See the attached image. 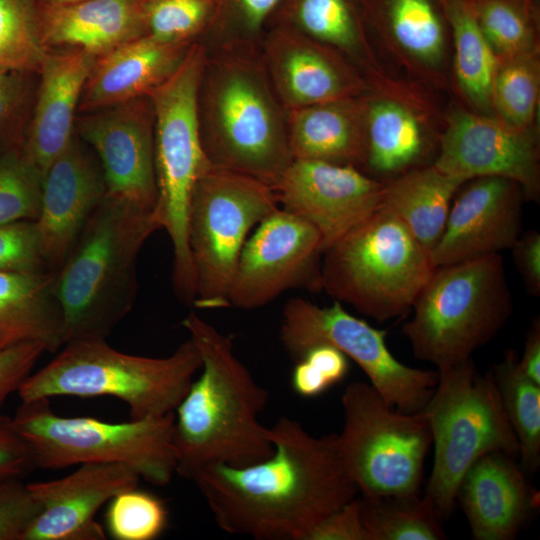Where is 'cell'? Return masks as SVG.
<instances>
[{
    "mask_svg": "<svg viewBox=\"0 0 540 540\" xmlns=\"http://www.w3.org/2000/svg\"><path fill=\"white\" fill-rule=\"evenodd\" d=\"M268 437V458L243 467L206 466L191 481L222 531L256 540H308L323 519L359 494L338 436L316 437L280 417Z\"/></svg>",
    "mask_w": 540,
    "mask_h": 540,
    "instance_id": "6da1fadb",
    "label": "cell"
},
{
    "mask_svg": "<svg viewBox=\"0 0 540 540\" xmlns=\"http://www.w3.org/2000/svg\"><path fill=\"white\" fill-rule=\"evenodd\" d=\"M182 326L199 351L201 368L174 411L176 473L191 481L206 466L243 467L268 458L273 445L259 420L268 391L236 356L228 335L195 311Z\"/></svg>",
    "mask_w": 540,
    "mask_h": 540,
    "instance_id": "7a4b0ae2",
    "label": "cell"
},
{
    "mask_svg": "<svg viewBox=\"0 0 540 540\" xmlns=\"http://www.w3.org/2000/svg\"><path fill=\"white\" fill-rule=\"evenodd\" d=\"M198 118L203 151L214 167L273 187L293 162L287 111L268 78L259 45L207 48Z\"/></svg>",
    "mask_w": 540,
    "mask_h": 540,
    "instance_id": "3957f363",
    "label": "cell"
},
{
    "mask_svg": "<svg viewBox=\"0 0 540 540\" xmlns=\"http://www.w3.org/2000/svg\"><path fill=\"white\" fill-rule=\"evenodd\" d=\"M160 229L155 209L104 195L56 271L63 345L106 340L130 313L138 291L139 252Z\"/></svg>",
    "mask_w": 540,
    "mask_h": 540,
    "instance_id": "277c9868",
    "label": "cell"
},
{
    "mask_svg": "<svg viewBox=\"0 0 540 540\" xmlns=\"http://www.w3.org/2000/svg\"><path fill=\"white\" fill-rule=\"evenodd\" d=\"M31 373L17 394L21 402L56 396H111L126 403L130 419L175 411L201 368L189 338L166 357L123 353L106 340H77Z\"/></svg>",
    "mask_w": 540,
    "mask_h": 540,
    "instance_id": "5b68a950",
    "label": "cell"
},
{
    "mask_svg": "<svg viewBox=\"0 0 540 540\" xmlns=\"http://www.w3.org/2000/svg\"><path fill=\"white\" fill-rule=\"evenodd\" d=\"M411 310L403 333L417 359L438 370L471 359L514 310L501 253L436 266Z\"/></svg>",
    "mask_w": 540,
    "mask_h": 540,
    "instance_id": "8992f818",
    "label": "cell"
},
{
    "mask_svg": "<svg viewBox=\"0 0 540 540\" xmlns=\"http://www.w3.org/2000/svg\"><path fill=\"white\" fill-rule=\"evenodd\" d=\"M206 57V46L194 42L177 71L148 94L154 109L155 212L172 244L173 291L186 305L196 296L187 236L188 209L198 178L211 165L203 151L198 118V91Z\"/></svg>",
    "mask_w": 540,
    "mask_h": 540,
    "instance_id": "52a82bcc",
    "label": "cell"
},
{
    "mask_svg": "<svg viewBox=\"0 0 540 540\" xmlns=\"http://www.w3.org/2000/svg\"><path fill=\"white\" fill-rule=\"evenodd\" d=\"M435 266L430 252L381 207L322 254L330 297L379 322L407 314Z\"/></svg>",
    "mask_w": 540,
    "mask_h": 540,
    "instance_id": "ba28073f",
    "label": "cell"
},
{
    "mask_svg": "<svg viewBox=\"0 0 540 540\" xmlns=\"http://www.w3.org/2000/svg\"><path fill=\"white\" fill-rule=\"evenodd\" d=\"M422 411L434 448L424 497L445 519L472 464L491 452L516 457L519 445L491 371L480 374L472 358L438 370L437 384Z\"/></svg>",
    "mask_w": 540,
    "mask_h": 540,
    "instance_id": "9c48e42d",
    "label": "cell"
},
{
    "mask_svg": "<svg viewBox=\"0 0 540 540\" xmlns=\"http://www.w3.org/2000/svg\"><path fill=\"white\" fill-rule=\"evenodd\" d=\"M173 422L174 412L120 423L66 417L53 412L45 398L21 402L11 418L15 430L31 445L37 468L120 463L157 486L167 485L176 473Z\"/></svg>",
    "mask_w": 540,
    "mask_h": 540,
    "instance_id": "30bf717a",
    "label": "cell"
},
{
    "mask_svg": "<svg viewBox=\"0 0 540 540\" xmlns=\"http://www.w3.org/2000/svg\"><path fill=\"white\" fill-rule=\"evenodd\" d=\"M279 208L274 189L249 175L209 165L190 200L187 236L197 309L229 307L228 293L250 230Z\"/></svg>",
    "mask_w": 540,
    "mask_h": 540,
    "instance_id": "8fae6325",
    "label": "cell"
},
{
    "mask_svg": "<svg viewBox=\"0 0 540 540\" xmlns=\"http://www.w3.org/2000/svg\"><path fill=\"white\" fill-rule=\"evenodd\" d=\"M342 459L360 495H419L432 436L423 411L391 407L365 382L348 384L341 398Z\"/></svg>",
    "mask_w": 540,
    "mask_h": 540,
    "instance_id": "7c38bea8",
    "label": "cell"
},
{
    "mask_svg": "<svg viewBox=\"0 0 540 540\" xmlns=\"http://www.w3.org/2000/svg\"><path fill=\"white\" fill-rule=\"evenodd\" d=\"M386 335L338 301L321 307L299 297L284 305L279 329L282 346L294 362L315 345H331L363 370L391 407L404 413L422 411L437 384L438 371L399 361L389 350Z\"/></svg>",
    "mask_w": 540,
    "mask_h": 540,
    "instance_id": "4fadbf2b",
    "label": "cell"
},
{
    "mask_svg": "<svg viewBox=\"0 0 540 540\" xmlns=\"http://www.w3.org/2000/svg\"><path fill=\"white\" fill-rule=\"evenodd\" d=\"M322 241L317 230L282 208L264 218L246 240L230 285L229 306L263 307L285 291H323Z\"/></svg>",
    "mask_w": 540,
    "mask_h": 540,
    "instance_id": "5bb4252c",
    "label": "cell"
},
{
    "mask_svg": "<svg viewBox=\"0 0 540 540\" xmlns=\"http://www.w3.org/2000/svg\"><path fill=\"white\" fill-rule=\"evenodd\" d=\"M433 164L445 174L468 181L496 176L520 185L525 199L538 201L539 148L534 131H516L495 116L455 109L438 139Z\"/></svg>",
    "mask_w": 540,
    "mask_h": 540,
    "instance_id": "9a60e30c",
    "label": "cell"
},
{
    "mask_svg": "<svg viewBox=\"0 0 540 540\" xmlns=\"http://www.w3.org/2000/svg\"><path fill=\"white\" fill-rule=\"evenodd\" d=\"M272 188L280 208L317 230L324 252L382 207L385 182L350 165L293 160Z\"/></svg>",
    "mask_w": 540,
    "mask_h": 540,
    "instance_id": "2e32d148",
    "label": "cell"
},
{
    "mask_svg": "<svg viewBox=\"0 0 540 540\" xmlns=\"http://www.w3.org/2000/svg\"><path fill=\"white\" fill-rule=\"evenodd\" d=\"M78 134L101 162L105 195L155 209L154 109L149 96L76 117Z\"/></svg>",
    "mask_w": 540,
    "mask_h": 540,
    "instance_id": "e0dca14e",
    "label": "cell"
},
{
    "mask_svg": "<svg viewBox=\"0 0 540 540\" xmlns=\"http://www.w3.org/2000/svg\"><path fill=\"white\" fill-rule=\"evenodd\" d=\"M259 50L271 85L286 111L372 92L344 56L291 28L269 24Z\"/></svg>",
    "mask_w": 540,
    "mask_h": 540,
    "instance_id": "ac0fdd59",
    "label": "cell"
},
{
    "mask_svg": "<svg viewBox=\"0 0 540 540\" xmlns=\"http://www.w3.org/2000/svg\"><path fill=\"white\" fill-rule=\"evenodd\" d=\"M453 198L444 231L430 252L440 266L511 249L522 234L524 192L496 176L466 181Z\"/></svg>",
    "mask_w": 540,
    "mask_h": 540,
    "instance_id": "d6986e66",
    "label": "cell"
},
{
    "mask_svg": "<svg viewBox=\"0 0 540 540\" xmlns=\"http://www.w3.org/2000/svg\"><path fill=\"white\" fill-rule=\"evenodd\" d=\"M138 473L120 463L89 462L51 481L27 484L41 510L24 540H104L97 511L118 493L138 487Z\"/></svg>",
    "mask_w": 540,
    "mask_h": 540,
    "instance_id": "ffe728a7",
    "label": "cell"
},
{
    "mask_svg": "<svg viewBox=\"0 0 540 540\" xmlns=\"http://www.w3.org/2000/svg\"><path fill=\"white\" fill-rule=\"evenodd\" d=\"M104 195L102 171L74 137L43 175L34 224L46 269L60 268Z\"/></svg>",
    "mask_w": 540,
    "mask_h": 540,
    "instance_id": "44dd1931",
    "label": "cell"
},
{
    "mask_svg": "<svg viewBox=\"0 0 540 540\" xmlns=\"http://www.w3.org/2000/svg\"><path fill=\"white\" fill-rule=\"evenodd\" d=\"M367 26L414 77L445 88L451 43L441 0H360Z\"/></svg>",
    "mask_w": 540,
    "mask_h": 540,
    "instance_id": "7402d4cb",
    "label": "cell"
},
{
    "mask_svg": "<svg viewBox=\"0 0 540 540\" xmlns=\"http://www.w3.org/2000/svg\"><path fill=\"white\" fill-rule=\"evenodd\" d=\"M269 24L291 28L333 48L356 67L374 93L414 96L421 92L384 67L360 0H281Z\"/></svg>",
    "mask_w": 540,
    "mask_h": 540,
    "instance_id": "603a6c76",
    "label": "cell"
},
{
    "mask_svg": "<svg viewBox=\"0 0 540 540\" xmlns=\"http://www.w3.org/2000/svg\"><path fill=\"white\" fill-rule=\"evenodd\" d=\"M527 474L515 457L503 452L483 455L464 474L457 500L474 540H513L537 503Z\"/></svg>",
    "mask_w": 540,
    "mask_h": 540,
    "instance_id": "cb8c5ba5",
    "label": "cell"
},
{
    "mask_svg": "<svg viewBox=\"0 0 540 540\" xmlns=\"http://www.w3.org/2000/svg\"><path fill=\"white\" fill-rule=\"evenodd\" d=\"M96 57L76 48L49 49L23 153L44 175L74 139L76 112Z\"/></svg>",
    "mask_w": 540,
    "mask_h": 540,
    "instance_id": "d4e9b609",
    "label": "cell"
},
{
    "mask_svg": "<svg viewBox=\"0 0 540 540\" xmlns=\"http://www.w3.org/2000/svg\"><path fill=\"white\" fill-rule=\"evenodd\" d=\"M193 43H168L144 35L96 58L78 111H98L148 96L177 71Z\"/></svg>",
    "mask_w": 540,
    "mask_h": 540,
    "instance_id": "484cf974",
    "label": "cell"
},
{
    "mask_svg": "<svg viewBox=\"0 0 540 540\" xmlns=\"http://www.w3.org/2000/svg\"><path fill=\"white\" fill-rule=\"evenodd\" d=\"M423 94L401 96L370 92L364 99L365 152L362 168L378 176H398L419 167L432 148Z\"/></svg>",
    "mask_w": 540,
    "mask_h": 540,
    "instance_id": "4316f807",
    "label": "cell"
},
{
    "mask_svg": "<svg viewBox=\"0 0 540 540\" xmlns=\"http://www.w3.org/2000/svg\"><path fill=\"white\" fill-rule=\"evenodd\" d=\"M140 0H86L38 5V20L47 49L76 48L96 58L147 35Z\"/></svg>",
    "mask_w": 540,
    "mask_h": 540,
    "instance_id": "83f0119b",
    "label": "cell"
},
{
    "mask_svg": "<svg viewBox=\"0 0 540 540\" xmlns=\"http://www.w3.org/2000/svg\"><path fill=\"white\" fill-rule=\"evenodd\" d=\"M365 95L288 110L287 136L293 160L361 169L365 152Z\"/></svg>",
    "mask_w": 540,
    "mask_h": 540,
    "instance_id": "f1b7e54d",
    "label": "cell"
},
{
    "mask_svg": "<svg viewBox=\"0 0 540 540\" xmlns=\"http://www.w3.org/2000/svg\"><path fill=\"white\" fill-rule=\"evenodd\" d=\"M56 271H0V349L41 342L47 352L63 346Z\"/></svg>",
    "mask_w": 540,
    "mask_h": 540,
    "instance_id": "f546056e",
    "label": "cell"
},
{
    "mask_svg": "<svg viewBox=\"0 0 540 540\" xmlns=\"http://www.w3.org/2000/svg\"><path fill=\"white\" fill-rule=\"evenodd\" d=\"M465 181L433 163L385 182L382 207L394 213L429 252L439 241L453 198Z\"/></svg>",
    "mask_w": 540,
    "mask_h": 540,
    "instance_id": "4dcf8cb0",
    "label": "cell"
},
{
    "mask_svg": "<svg viewBox=\"0 0 540 540\" xmlns=\"http://www.w3.org/2000/svg\"><path fill=\"white\" fill-rule=\"evenodd\" d=\"M453 47L452 71L472 111L490 114V93L499 63L483 35L469 0H441Z\"/></svg>",
    "mask_w": 540,
    "mask_h": 540,
    "instance_id": "1f68e13d",
    "label": "cell"
},
{
    "mask_svg": "<svg viewBox=\"0 0 540 540\" xmlns=\"http://www.w3.org/2000/svg\"><path fill=\"white\" fill-rule=\"evenodd\" d=\"M518 359L515 350H506L491 373L518 441L520 466L528 475L540 464V384L521 371Z\"/></svg>",
    "mask_w": 540,
    "mask_h": 540,
    "instance_id": "d6a6232c",
    "label": "cell"
},
{
    "mask_svg": "<svg viewBox=\"0 0 540 540\" xmlns=\"http://www.w3.org/2000/svg\"><path fill=\"white\" fill-rule=\"evenodd\" d=\"M369 540H444L442 517L419 495L357 497Z\"/></svg>",
    "mask_w": 540,
    "mask_h": 540,
    "instance_id": "836d02e7",
    "label": "cell"
},
{
    "mask_svg": "<svg viewBox=\"0 0 540 540\" xmlns=\"http://www.w3.org/2000/svg\"><path fill=\"white\" fill-rule=\"evenodd\" d=\"M539 96V52L499 60L490 93L493 116L516 131H534Z\"/></svg>",
    "mask_w": 540,
    "mask_h": 540,
    "instance_id": "e575fe53",
    "label": "cell"
},
{
    "mask_svg": "<svg viewBox=\"0 0 540 540\" xmlns=\"http://www.w3.org/2000/svg\"><path fill=\"white\" fill-rule=\"evenodd\" d=\"M498 59L539 52L538 0H469Z\"/></svg>",
    "mask_w": 540,
    "mask_h": 540,
    "instance_id": "d590c367",
    "label": "cell"
},
{
    "mask_svg": "<svg viewBox=\"0 0 540 540\" xmlns=\"http://www.w3.org/2000/svg\"><path fill=\"white\" fill-rule=\"evenodd\" d=\"M43 44L35 0H0V73L38 74Z\"/></svg>",
    "mask_w": 540,
    "mask_h": 540,
    "instance_id": "8d00e7d4",
    "label": "cell"
},
{
    "mask_svg": "<svg viewBox=\"0 0 540 540\" xmlns=\"http://www.w3.org/2000/svg\"><path fill=\"white\" fill-rule=\"evenodd\" d=\"M280 2L281 0H213V17L202 43L208 49L259 45Z\"/></svg>",
    "mask_w": 540,
    "mask_h": 540,
    "instance_id": "74e56055",
    "label": "cell"
},
{
    "mask_svg": "<svg viewBox=\"0 0 540 540\" xmlns=\"http://www.w3.org/2000/svg\"><path fill=\"white\" fill-rule=\"evenodd\" d=\"M147 35L168 43L196 42L209 29L213 0H140Z\"/></svg>",
    "mask_w": 540,
    "mask_h": 540,
    "instance_id": "f35d334b",
    "label": "cell"
},
{
    "mask_svg": "<svg viewBox=\"0 0 540 540\" xmlns=\"http://www.w3.org/2000/svg\"><path fill=\"white\" fill-rule=\"evenodd\" d=\"M43 174L12 148L0 156V226L35 221L41 205Z\"/></svg>",
    "mask_w": 540,
    "mask_h": 540,
    "instance_id": "ab89813d",
    "label": "cell"
},
{
    "mask_svg": "<svg viewBox=\"0 0 540 540\" xmlns=\"http://www.w3.org/2000/svg\"><path fill=\"white\" fill-rule=\"evenodd\" d=\"M105 523L115 540H153L166 529L168 511L160 498L136 487L109 500Z\"/></svg>",
    "mask_w": 540,
    "mask_h": 540,
    "instance_id": "60d3db41",
    "label": "cell"
},
{
    "mask_svg": "<svg viewBox=\"0 0 540 540\" xmlns=\"http://www.w3.org/2000/svg\"><path fill=\"white\" fill-rule=\"evenodd\" d=\"M349 359L337 348L318 344L298 360L291 374L293 391L304 398L317 397L343 381L349 370Z\"/></svg>",
    "mask_w": 540,
    "mask_h": 540,
    "instance_id": "b9f144b4",
    "label": "cell"
},
{
    "mask_svg": "<svg viewBox=\"0 0 540 540\" xmlns=\"http://www.w3.org/2000/svg\"><path fill=\"white\" fill-rule=\"evenodd\" d=\"M40 510L21 479L0 481V540H24Z\"/></svg>",
    "mask_w": 540,
    "mask_h": 540,
    "instance_id": "7bdbcfd3",
    "label": "cell"
},
{
    "mask_svg": "<svg viewBox=\"0 0 540 540\" xmlns=\"http://www.w3.org/2000/svg\"><path fill=\"white\" fill-rule=\"evenodd\" d=\"M39 270L48 269L40 255L34 221L0 226V271Z\"/></svg>",
    "mask_w": 540,
    "mask_h": 540,
    "instance_id": "ee69618b",
    "label": "cell"
},
{
    "mask_svg": "<svg viewBox=\"0 0 540 540\" xmlns=\"http://www.w3.org/2000/svg\"><path fill=\"white\" fill-rule=\"evenodd\" d=\"M45 352V346L37 341L0 349V409L11 394L18 392Z\"/></svg>",
    "mask_w": 540,
    "mask_h": 540,
    "instance_id": "f6af8a7d",
    "label": "cell"
},
{
    "mask_svg": "<svg viewBox=\"0 0 540 540\" xmlns=\"http://www.w3.org/2000/svg\"><path fill=\"white\" fill-rule=\"evenodd\" d=\"M34 469L31 445L15 430L11 418L0 416V481L21 479Z\"/></svg>",
    "mask_w": 540,
    "mask_h": 540,
    "instance_id": "bcb514c9",
    "label": "cell"
},
{
    "mask_svg": "<svg viewBox=\"0 0 540 540\" xmlns=\"http://www.w3.org/2000/svg\"><path fill=\"white\" fill-rule=\"evenodd\" d=\"M308 540H369L362 523L357 496L323 519Z\"/></svg>",
    "mask_w": 540,
    "mask_h": 540,
    "instance_id": "7dc6e473",
    "label": "cell"
},
{
    "mask_svg": "<svg viewBox=\"0 0 540 540\" xmlns=\"http://www.w3.org/2000/svg\"><path fill=\"white\" fill-rule=\"evenodd\" d=\"M29 75L0 73V137L19 120L30 96Z\"/></svg>",
    "mask_w": 540,
    "mask_h": 540,
    "instance_id": "c3c4849f",
    "label": "cell"
},
{
    "mask_svg": "<svg viewBox=\"0 0 540 540\" xmlns=\"http://www.w3.org/2000/svg\"><path fill=\"white\" fill-rule=\"evenodd\" d=\"M513 261L528 295L540 296V233H522L511 247Z\"/></svg>",
    "mask_w": 540,
    "mask_h": 540,
    "instance_id": "681fc988",
    "label": "cell"
},
{
    "mask_svg": "<svg viewBox=\"0 0 540 540\" xmlns=\"http://www.w3.org/2000/svg\"><path fill=\"white\" fill-rule=\"evenodd\" d=\"M521 371L535 383L540 384V320L534 319L527 332L524 350L518 359Z\"/></svg>",
    "mask_w": 540,
    "mask_h": 540,
    "instance_id": "f907efd6",
    "label": "cell"
},
{
    "mask_svg": "<svg viewBox=\"0 0 540 540\" xmlns=\"http://www.w3.org/2000/svg\"><path fill=\"white\" fill-rule=\"evenodd\" d=\"M38 5L54 6V5H64L70 3H76L86 0H35Z\"/></svg>",
    "mask_w": 540,
    "mask_h": 540,
    "instance_id": "816d5d0a",
    "label": "cell"
}]
</instances>
